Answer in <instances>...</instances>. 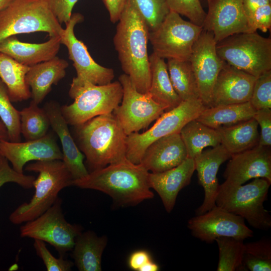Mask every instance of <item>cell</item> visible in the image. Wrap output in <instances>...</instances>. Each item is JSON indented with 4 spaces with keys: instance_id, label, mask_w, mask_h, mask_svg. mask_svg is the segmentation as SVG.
I'll return each mask as SVG.
<instances>
[{
    "instance_id": "f907efd6",
    "label": "cell",
    "mask_w": 271,
    "mask_h": 271,
    "mask_svg": "<svg viewBox=\"0 0 271 271\" xmlns=\"http://www.w3.org/2000/svg\"><path fill=\"white\" fill-rule=\"evenodd\" d=\"M12 0H0V12L5 9Z\"/></svg>"
},
{
    "instance_id": "681fc988",
    "label": "cell",
    "mask_w": 271,
    "mask_h": 271,
    "mask_svg": "<svg viewBox=\"0 0 271 271\" xmlns=\"http://www.w3.org/2000/svg\"><path fill=\"white\" fill-rule=\"evenodd\" d=\"M8 140V134L6 126L0 119V140Z\"/></svg>"
},
{
    "instance_id": "836d02e7",
    "label": "cell",
    "mask_w": 271,
    "mask_h": 271,
    "mask_svg": "<svg viewBox=\"0 0 271 271\" xmlns=\"http://www.w3.org/2000/svg\"><path fill=\"white\" fill-rule=\"evenodd\" d=\"M219 249L217 271L244 270L243 240L231 237H220L215 240Z\"/></svg>"
},
{
    "instance_id": "83f0119b",
    "label": "cell",
    "mask_w": 271,
    "mask_h": 271,
    "mask_svg": "<svg viewBox=\"0 0 271 271\" xmlns=\"http://www.w3.org/2000/svg\"><path fill=\"white\" fill-rule=\"evenodd\" d=\"M256 110L249 101L206 107L196 119L203 124L217 129L231 126L253 117Z\"/></svg>"
},
{
    "instance_id": "816d5d0a",
    "label": "cell",
    "mask_w": 271,
    "mask_h": 271,
    "mask_svg": "<svg viewBox=\"0 0 271 271\" xmlns=\"http://www.w3.org/2000/svg\"><path fill=\"white\" fill-rule=\"evenodd\" d=\"M269 2H270L271 3V0H268Z\"/></svg>"
},
{
    "instance_id": "b9f144b4",
    "label": "cell",
    "mask_w": 271,
    "mask_h": 271,
    "mask_svg": "<svg viewBox=\"0 0 271 271\" xmlns=\"http://www.w3.org/2000/svg\"><path fill=\"white\" fill-rule=\"evenodd\" d=\"M252 32L260 30L266 32L271 27V4L268 3L257 8L247 18Z\"/></svg>"
},
{
    "instance_id": "c3c4849f",
    "label": "cell",
    "mask_w": 271,
    "mask_h": 271,
    "mask_svg": "<svg viewBox=\"0 0 271 271\" xmlns=\"http://www.w3.org/2000/svg\"><path fill=\"white\" fill-rule=\"evenodd\" d=\"M159 270L158 264L151 260L144 264L140 268L139 271H158Z\"/></svg>"
},
{
    "instance_id": "ab89813d",
    "label": "cell",
    "mask_w": 271,
    "mask_h": 271,
    "mask_svg": "<svg viewBox=\"0 0 271 271\" xmlns=\"http://www.w3.org/2000/svg\"><path fill=\"white\" fill-rule=\"evenodd\" d=\"M37 254L42 259L48 271H69L74 263L70 260L65 259L61 256L56 258L48 249L45 242L42 240L34 239L33 244Z\"/></svg>"
},
{
    "instance_id": "3957f363",
    "label": "cell",
    "mask_w": 271,
    "mask_h": 271,
    "mask_svg": "<svg viewBox=\"0 0 271 271\" xmlns=\"http://www.w3.org/2000/svg\"><path fill=\"white\" fill-rule=\"evenodd\" d=\"M73 126L76 143L86 158L90 172L126 158L127 135L113 113L95 116Z\"/></svg>"
},
{
    "instance_id": "ee69618b",
    "label": "cell",
    "mask_w": 271,
    "mask_h": 271,
    "mask_svg": "<svg viewBox=\"0 0 271 271\" xmlns=\"http://www.w3.org/2000/svg\"><path fill=\"white\" fill-rule=\"evenodd\" d=\"M79 0H45L60 24L70 20L75 5Z\"/></svg>"
},
{
    "instance_id": "e0dca14e",
    "label": "cell",
    "mask_w": 271,
    "mask_h": 271,
    "mask_svg": "<svg viewBox=\"0 0 271 271\" xmlns=\"http://www.w3.org/2000/svg\"><path fill=\"white\" fill-rule=\"evenodd\" d=\"M0 154L10 162L12 168L24 173L25 164L31 161L62 160L63 154L58 145L55 134L49 132L37 140L25 142L0 140Z\"/></svg>"
},
{
    "instance_id": "7402d4cb",
    "label": "cell",
    "mask_w": 271,
    "mask_h": 271,
    "mask_svg": "<svg viewBox=\"0 0 271 271\" xmlns=\"http://www.w3.org/2000/svg\"><path fill=\"white\" fill-rule=\"evenodd\" d=\"M188 158L179 132L161 138L145 150L141 164L151 173H159L173 168Z\"/></svg>"
},
{
    "instance_id": "7a4b0ae2",
    "label": "cell",
    "mask_w": 271,
    "mask_h": 271,
    "mask_svg": "<svg viewBox=\"0 0 271 271\" xmlns=\"http://www.w3.org/2000/svg\"><path fill=\"white\" fill-rule=\"evenodd\" d=\"M149 173L141 164L126 158L73 180L72 185L102 192L119 206L136 205L154 197L149 184Z\"/></svg>"
},
{
    "instance_id": "d6986e66",
    "label": "cell",
    "mask_w": 271,
    "mask_h": 271,
    "mask_svg": "<svg viewBox=\"0 0 271 271\" xmlns=\"http://www.w3.org/2000/svg\"><path fill=\"white\" fill-rule=\"evenodd\" d=\"M256 78L224 62L214 85L211 106L249 101Z\"/></svg>"
},
{
    "instance_id": "f6af8a7d",
    "label": "cell",
    "mask_w": 271,
    "mask_h": 271,
    "mask_svg": "<svg viewBox=\"0 0 271 271\" xmlns=\"http://www.w3.org/2000/svg\"><path fill=\"white\" fill-rule=\"evenodd\" d=\"M107 9L110 21L115 23L119 19L126 0H102Z\"/></svg>"
},
{
    "instance_id": "f1b7e54d",
    "label": "cell",
    "mask_w": 271,
    "mask_h": 271,
    "mask_svg": "<svg viewBox=\"0 0 271 271\" xmlns=\"http://www.w3.org/2000/svg\"><path fill=\"white\" fill-rule=\"evenodd\" d=\"M258 124L252 117L228 126L216 129L220 134L221 144L231 155L236 154L258 145Z\"/></svg>"
},
{
    "instance_id": "4dcf8cb0",
    "label": "cell",
    "mask_w": 271,
    "mask_h": 271,
    "mask_svg": "<svg viewBox=\"0 0 271 271\" xmlns=\"http://www.w3.org/2000/svg\"><path fill=\"white\" fill-rule=\"evenodd\" d=\"M186 149L188 157L194 159L204 148L215 147L221 144L216 129L208 126L196 119L187 123L179 132Z\"/></svg>"
},
{
    "instance_id": "4316f807",
    "label": "cell",
    "mask_w": 271,
    "mask_h": 271,
    "mask_svg": "<svg viewBox=\"0 0 271 271\" xmlns=\"http://www.w3.org/2000/svg\"><path fill=\"white\" fill-rule=\"evenodd\" d=\"M107 244L105 236H98L89 230L81 232L76 238L72 257L80 271L101 270V257Z\"/></svg>"
},
{
    "instance_id": "603a6c76",
    "label": "cell",
    "mask_w": 271,
    "mask_h": 271,
    "mask_svg": "<svg viewBox=\"0 0 271 271\" xmlns=\"http://www.w3.org/2000/svg\"><path fill=\"white\" fill-rule=\"evenodd\" d=\"M195 171L194 160L188 157L171 169L159 173H149V186L159 194L168 213L173 209L179 192L190 184Z\"/></svg>"
},
{
    "instance_id": "bcb514c9",
    "label": "cell",
    "mask_w": 271,
    "mask_h": 271,
    "mask_svg": "<svg viewBox=\"0 0 271 271\" xmlns=\"http://www.w3.org/2000/svg\"><path fill=\"white\" fill-rule=\"evenodd\" d=\"M152 260L149 253L145 250H139L131 253L128 258L129 267L132 270L139 271L146 263Z\"/></svg>"
},
{
    "instance_id": "7c38bea8",
    "label": "cell",
    "mask_w": 271,
    "mask_h": 271,
    "mask_svg": "<svg viewBox=\"0 0 271 271\" xmlns=\"http://www.w3.org/2000/svg\"><path fill=\"white\" fill-rule=\"evenodd\" d=\"M118 81L122 87L123 95L120 104L112 113L127 136L148 127L165 111L149 92H139L127 75H121Z\"/></svg>"
},
{
    "instance_id": "5b68a950",
    "label": "cell",
    "mask_w": 271,
    "mask_h": 271,
    "mask_svg": "<svg viewBox=\"0 0 271 271\" xmlns=\"http://www.w3.org/2000/svg\"><path fill=\"white\" fill-rule=\"evenodd\" d=\"M271 183L264 178H255L245 185L225 181L219 185L216 205L246 220L252 227L267 230L271 227V217L263 206Z\"/></svg>"
},
{
    "instance_id": "f35d334b",
    "label": "cell",
    "mask_w": 271,
    "mask_h": 271,
    "mask_svg": "<svg viewBox=\"0 0 271 271\" xmlns=\"http://www.w3.org/2000/svg\"><path fill=\"white\" fill-rule=\"evenodd\" d=\"M170 11L188 18L190 22L202 27L206 13L200 0H166Z\"/></svg>"
},
{
    "instance_id": "30bf717a",
    "label": "cell",
    "mask_w": 271,
    "mask_h": 271,
    "mask_svg": "<svg viewBox=\"0 0 271 271\" xmlns=\"http://www.w3.org/2000/svg\"><path fill=\"white\" fill-rule=\"evenodd\" d=\"M203 27L183 19L170 11L160 26L150 32L153 53L165 59L189 61L194 44Z\"/></svg>"
},
{
    "instance_id": "60d3db41",
    "label": "cell",
    "mask_w": 271,
    "mask_h": 271,
    "mask_svg": "<svg viewBox=\"0 0 271 271\" xmlns=\"http://www.w3.org/2000/svg\"><path fill=\"white\" fill-rule=\"evenodd\" d=\"M35 179L32 175L16 172L10 167L8 160L0 154V188L7 183L12 182L25 189H30L33 187Z\"/></svg>"
},
{
    "instance_id": "44dd1931",
    "label": "cell",
    "mask_w": 271,
    "mask_h": 271,
    "mask_svg": "<svg viewBox=\"0 0 271 271\" xmlns=\"http://www.w3.org/2000/svg\"><path fill=\"white\" fill-rule=\"evenodd\" d=\"M60 107L57 101L52 100L46 102L43 108L49 118L50 126L61 142L63 154L62 160L73 180H76L85 177L89 172L83 163L85 156L71 135Z\"/></svg>"
},
{
    "instance_id": "d6a6232c",
    "label": "cell",
    "mask_w": 271,
    "mask_h": 271,
    "mask_svg": "<svg viewBox=\"0 0 271 271\" xmlns=\"http://www.w3.org/2000/svg\"><path fill=\"white\" fill-rule=\"evenodd\" d=\"M21 133L26 141L40 139L46 136L50 126L44 109L31 101L29 106L20 111Z\"/></svg>"
},
{
    "instance_id": "ac0fdd59",
    "label": "cell",
    "mask_w": 271,
    "mask_h": 271,
    "mask_svg": "<svg viewBox=\"0 0 271 271\" xmlns=\"http://www.w3.org/2000/svg\"><path fill=\"white\" fill-rule=\"evenodd\" d=\"M223 176L225 181L242 185L251 179L264 178L271 183L269 147L257 146L231 155Z\"/></svg>"
},
{
    "instance_id": "4fadbf2b",
    "label": "cell",
    "mask_w": 271,
    "mask_h": 271,
    "mask_svg": "<svg viewBox=\"0 0 271 271\" xmlns=\"http://www.w3.org/2000/svg\"><path fill=\"white\" fill-rule=\"evenodd\" d=\"M83 20V15L80 13L72 14L61 36V44L67 47L69 59L72 61L77 73L73 78L70 89L77 88L85 82L97 85H106L111 83L114 77L113 70L97 63L91 57L86 46L75 36L74 28Z\"/></svg>"
},
{
    "instance_id": "8992f818",
    "label": "cell",
    "mask_w": 271,
    "mask_h": 271,
    "mask_svg": "<svg viewBox=\"0 0 271 271\" xmlns=\"http://www.w3.org/2000/svg\"><path fill=\"white\" fill-rule=\"evenodd\" d=\"M64 29L45 0H12L0 12V43L11 36L34 32L61 36Z\"/></svg>"
},
{
    "instance_id": "7dc6e473",
    "label": "cell",
    "mask_w": 271,
    "mask_h": 271,
    "mask_svg": "<svg viewBox=\"0 0 271 271\" xmlns=\"http://www.w3.org/2000/svg\"><path fill=\"white\" fill-rule=\"evenodd\" d=\"M268 3L271 4L268 0H242L243 8L246 19L257 8Z\"/></svg>"
},
{
    "instance_id": "d590c367",
    "label": "cell",
    "mask_w": 271,
    "mask_h": 271,
    "mask_svg": "<svg viewBox=\"0 0 271 271\" xmlns=\"http://www.w3.org/2000/svg\"><path fill=\"white\" fill-rule=\"evenodd\" d=\"M0 119L6 126L8 140L21 142L20 111L12 104L7 87L0 79Z\"/></svg>"
},
{
    "instance_id": "ba28073f",
    "label": "cell",
    "mask_w": 271,
    "mask_h": 271,
    "mask_svg": "<svg viewBox=\"0 0 271 271\" xmlns=\"http://www.w3.org/2000/svg\"><path fill=\"white\" fill-rule=\"evenodd\" d=\"M69 95L73 102L60 108L68 124L74 126L95 116L112 113L121 102L123 90L119 81L103 85L85 82L78 88L69 89Z\"/></svg>"
},
{
    "instance_id": "9c48e42d",
    "label": "cell",
    "mask_w": 271,
    "mask_h": 271,
    "mask_svg": "<svg viewBox=\"0 0 271 271\" xmlns=\"http://www.w3.org/2000/svg\"><path fill=\"white\" fill-rule=\"evenodd\" d=\"M206 107L200 99L182 101L176 107L162 114L147 131L127 136L126 159L134 164H140L151 143L161 138L180 132L187 123L196 119Z\"/></svg>"
},
{
    "instance_id": "5bb4252c",
    "label": "cell",
    "mask_w": 271,
    "mask_h": 271,
    "mask_svg": "<svg viewBox=\"0 0 271 271\" xmlns=\"http://www.w3.org/2000/svg\"><path fill=\"white\" fill-rule=\"evenodd\" d=\"M188 227L194 237L207 243L213 242L220 237L244 240L253 236V232L246 225L243 218L217 205L189 219Z\"/></svg>"
},
{
    "instance_id": "8fae6325",
    "label": "cell",
    "mask_w": 271,
    "mask_h": 271,
    "mask_svg": "<svg viewBox=\"0 0 271 271\" xmlns=\"http://www.w3.org/2000/svg\"><path fill=\"white\" fill-rule=\"evenodd\" d=\"M62 203V199L58 197L43 214L25 222L20 227V236L47 242L54 247L61 256L72 250L82 227L66 221Z\"/></svg>"
},
{
    "instance_id": "d4e9b609",
    "label": "cell",
    "mask_w": 271,
    "mask_h": 271,
    "mask_svg": "<svg viewBox=\"0 0 271 271\" xmlns=\"http://www.w3.org/2000/svg\"><path fill=\"white\" fill-rule=\"evenodd\" d=\"M69 64L57 56L30 66L26 75V82L31 89L32 101L39 104L56 85L66 75Z\"/></svg>"
},
{
    "instance_id": "9a60e30c",
    "label": "cell",
    "mask_w": 271,
    "mask_h": 271,
    "mask_svg": "<svg viewBox=\"0 0 271 271\" xmlns=\"http://www.w3.org/2000/svg\"><path fill=\"white\" fill-rule=\"evenodd\" d=\"M213 34L203 30L193 45L189 59L198 84L200 99L211 105L214 85L224 63L218 55Z\"/></svg>"
},
{
    "instance_id": "74e56055",
    "label": "cell",
    "mask_w": 271,
    "mask_h": 271,
    "mask_svg": "<svg viewBox=\"0 0 271 271\" xmlns=\"http://www.w3.org/2000/svg\"><path fill=\"white\" fill-rule=\"evenodd\" d=\"M249 102L256 110L271 109V70L256 78Z\"/></svg>"
},
{
    "instance_id": "484cf974",
    "label": "cell",
    "mask_w": 271,
    "mask_h": 271,
    "mask_svg": "<svg viewBox=\"0 0 271 271\" xmlns=\"http://www.w3.org/2000/svg\"><path fill=\"white\" fill-rule=\"evenodd\" d=\"M151 84L148 92L156 102L163 105L165 111L178 106L182 101L171 83L167 63L154 53L149 56Z\"/></svg>"
},
{
    "instance_id": "f5cc1de1",
    "label": "cell",
    "mask_w": 271,
    "mask_h": 271,
    "mask_svg": "<svg viewBox=\"0 0 271 271\" xmlns=\"http://www.w3.org/2000/svg\"><path fill=\"white\" fill-rule=\"evenodd\" d=\"M208 1V0H207Z\"/></svg>"
},
{
    "instance_id": "ffe728a7",
    "label": "cell",
    "mask_w": 271,
    "mask_h": 271,
    "mask_svg": "<svg viewBox=\"0 0 271 271\" xmlns=\"http://www.w3.org/2000/svg\"><path fill=\"white\" fill-rule=\"evenodd\" d=\"M231 157V155L220 144L202 151L194 159L198 181L204 192L203 202L196 209V215L204 214L216 206L215 199L219 186L217 174L221 164Z\"/></svg>"
},
{
    "instance_id": "f546056e",
    "label": "cell",
    "mask_w": 271,
    "mask_h": 271,
    "mask_svg": "<svg viewBox=\"0 0 271 271\" xmlns=\"http://www.w3.org/2000/svg\"><path fill=\"white\" fill-rule=\"evenodd\" d=\"M29 68L0 52V79L7 87L12 102L31 98V92L25 80Z\"/></svg>"
},
{
    "instance_id": "52a82bcc",
    "label": "cell",
    "mask_w": 271,
    "mask_h": 271,
    "mask_svg": "<svg viewBox=\"0 0 271 271\" xmlns=\"http://www.w3.org/2000/svg\"><path fill=\"white\" fill-rule=\"evenodd\" d=\"M219 57L256 77L271 70V39L256 32L240 33L216 43Z\"/></svg>"
},
{
    "instance_id": "7bdbcfd3",
    "label": "cell",
    "mask_w": 271,
    "mask_h": 271,
    "mask_svg": "<svg viewBox=\"0 0 271 271\" xmlns=\"http://www.w3.org/2000/svg\"><path fill=\"white\" fill-rule=\"evenodd\" d=\"M253 118L260 127L258 145L263 147L271 146V109L257 110Z\"/></svg>"
},
{
    "instance_id": "277c9868",
    "label": "cell",
    "mask_w": 271,
    "mask_h": 271,
    "mask_svg": "<svg viewBox=\"0 0 271 271\" xmlns=\"http://www.w3.org/2000/svg\"><path fill=\"white\" fill-rule=\"evenodd\" d=\"M25 170L38 173L34 181L35 191L29 202L18 206L10 215V221L21 224L45 212L58 198L59 193L72 185V176L62 160L37 161L28 164Z\"/></svg>"
},
{
    "instance_id": "e575fe53",
    "label": "cell",
    "mask_w": 271,
    "mask_h": 271,
    "mask_svg": "<svg viewBox=\"0 0 271 271\" xmlns=\"http://www.w3.org/2000/svg\"><path fill=\"white\" fill-rule=\"evenodd\" d=\"M244 270H271V241L268 238L244 243Z\"/></svg>"
},
{
    "instance_id": "cb8c5ba5",
    "label": "cell",
    "mask_w": 271,
    "mask_h": 271,
    "mask_svg": "<svg viewBox=\"0 0 271 271\" xmlns=\"http://www.w3.org/2000/svg\"><path fill=\"white\" fill-rule=\"evenodd\" d=\"M61 45L60 36L50 37L48 41L42 43L22 42L13 36L1 42L0 52L23 65L30 66L56 56Z\"/></svg>"
},
{
    "instance_id": "6da1fadb",
    "label": "cell",
    "mask_w": 271,
    "mask_h": 271,
    "mask_svg": "<svg viewBox=\"0 0 271 271\" xmlns=\"http://www.w3.org/2000/svg\"><path fill=\"white\" fill-rule=\"evenodd\" d=\"M113 38L124 74L140 92H148L151 71L148 43L150 31L131 0H126Z\"/></svg>"
},
{
    "instance_id": "1f68e13d",
    "label": "cell",
    "mask_w": 271,
    "mask_h": 271,
    "mask_svg": "<svg viewBox=\"0 0 271 271\" xmlns=\"http://www.w3.org/2000/svg\"><path fill=\"white\" fill-rule=\"evenodd\" d=\"M167 65L173 87L181 99H200L197 82L189 61L168 59Z\"/></svg>"
},
{
    "instance_id": "8d00e7d4",
    "label": "cell",
    "mask_w": 271,
    "mask_h": 271,
    "mask_svg": "<svg viewBox=\"0 0 271 271\" xmlns=\"http://www.w3.org/2000/svg\"><path fill=\"white\" fill-rule=\"evenodd\" d=\"M150 32L156 30L170 12L166 0H131Z\"/></svg>"
},
{
    "instance_id": "2e32d148",
    "label": "cell",
    "mask_w": 271,
    "mask_h": 271,
    "mask_svg": "<svg viewBox=\"0 0 271 271\" xmlns=\"http://www.w3.org/2000/svg\"><path fill=\"white\" fill-rule=\"evenodd\" d=\"M202 25L216 43L234 34L252 32L245 15L242 0H208Z\"/></svg>"
}]
</instances>
